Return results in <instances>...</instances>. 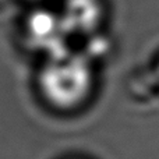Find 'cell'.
I'll use <instances>...</instances> for the list:
<instances>
[{"label": "cell", "mask_w": 159, "mask_h": 159, "mask_svg": "<svg viewBox=\"0 0 159 159\" xmlns=\"http://www.w3.org/2000/svg\"><path fill=\"white\" fill-rule=\"evenodd\" d=\"M89 82L91 74L85 60L67 53L55 56L41 75L48 99L63 107L78 103L89 89Z\"/></svg>", "instance_id": "1"}, {"label": "cell", "mask_w": 159, "mask_h": 159, "mask_svg": "<svg viewBox=\"0 0 159 159\" xmlns=\"http://www.w3.org/2000/svg\"><path fill=\"white\" fill-rule=\"evenodd\" d=\"M66 32L61 18H57L52 13L48 11H38L32 14L30 20V34L31 38L38 45H42L52 52V56L64 55L61 46V38Z\"/></svg>", "instance_id": "2"}, {"label": "cell", "mask_w": 159, "mask_h": 159, "mask_svg": "<svg viewBox=\"0 0 159 159\" xmlns=\"http://www.w3.org/2000/svg\"><path fill=\"white\" fill-rule=\"evenodd\" d=\"M101 7L96 0H67L61 18L66 32H87L99 21Z\"/></svg>", "instance_id": "3"}]
</instances>
